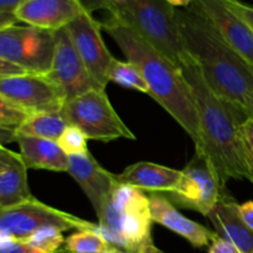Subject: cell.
Returning a JSON list of instances; mask_svg holds the SVG:
<instances>
[{
	"instance_id": "6da1fadb",
	"label": "cell",
	"mask_w": 253,
	"mask_h": 253,
	"mask_svg": "<svg viewBox=\"0 0 253 253\" xmlns=\"http://www.w3.org/2000/svg\"><path fill=\"white\" fill-rule=\"evenodd\" d=\"M179 68L192 89L199 118L195 152L207 156L224 187L230 179L253 183L252 160L242 131L244 121L249 118L210 89L192 57Z\"/></svg>"
},
{
	"instance_id": "7a4b0ae2",
	"label": "cell",
	"mask_w": 253,
	"mask_h": 253,
	"mask_svg": "<svg viewBox=\"0 0 253 253\" xmlns=\"http://www.w3.org/2000/svg\"><path fill=\"white\" fill-rule=\"evenodd\" d=\"M180 37L208 85L253 119V66L237 53L208 20L192 9H177Z\"/></svg>"
},
{
	"instance_id": "3957f363",
	"label": "cell",
	"mask_w": 253,
	"mask_h": 253,
	"mask_svg": "<svg viewBox=\"0 0 253 253\" xmlns=\"http://www.w3.org/2000/svg\"><path fill=\"white\" fill-rule=\"evenodd\" d=\"M119 48L142 73L150 95L177 121L194 145L199 142V118L194 95L182 69L148 43L132 29L109 15L101 22Z\"/></svg>"
},
{
	"instance_id": "277c9868",
	"label": "cell",
	"mask_w": 253,
	"mask_h": 253,
	"mask_svg": "<svg viewBox=\"0 0 253 253\" xmlns=\"http://www.w3.org/2000/svg\"><path fill=\"white\" fill-rule=\"evenodd\" d=\"M98 216V232L115 249L146 253L155 249L150 195L143 190L119 184Z\"/></svg>"
},
{
	"instance_id": "5b68a950",
	"label": "cell",
	"mask_w": 253,
	"mask_h": 253,
	"mask_svg": "<svg viewBox=\"0 0 253 253\" xmlns=\"http://www.w3.org/2000/svg\"><path fill=\"white\" fill-rule=\"evenodd\" d=\"M109 15L132 29L178 68L190 57L180 37L177 9L167 0H128Z\"/></svg>"
},
{
	"instance_id": "8992f818",
	"label": "cell",
	"mask_w": 253,
	"mask_h": 253,
	"mask_svg": "<svg viewBox=\"0 0 253 253\" xmlns=\"http://www.w3.org/2000/svg\"><path fill=\"white\" fill-rule=\"evenodd\" d=\"M62 114L68 125L78 127L88 140L110 142L136 140L132 131L119 116L105 89H93L64 103Z\"/></svg>"
},
{
	"instance_id": "52a82bcc",
	"label": "cell",
	"mask_w": 253,
	"mask_h": 253,
	"mask_svg": "<svg viewBox=\"0 0 253 253\" xmlns=\"http://www.w3.org/2000/svg\"><path fill=\"white\" fill-rule=\"evenodd\" d=\"M44 226L58 227L62 231H98V224H93L71 212L49 207L35 197L16 207L0 210V239L24 241L36 230Z\"/></svg>"
},
{
	"instance_id": "ba28073f",
	"label": "cell",
	"mask_w": 253,
	"mask_h": 253,
	"mask_svg": "<svg viewBox=\"0 0 253 253\" xmlns=\"http://www.w3.org/2000/svg\"><path fill=\"white\" fill-rule=\"evenodd\" d=\"M227 194L211 162L203 153L195 152L182 170L174 189L167 193V198L172 204L208 217Z\"/></svg>"
},
{
	"instance_id": "9c48e42d",
	"label": "cell",
	"mask_w": 253,
	"mask_h": 253,
	"mask_svg": "<svg viewBox=\"0 0 253 253\" xmlns=\"http://www.w3.org/2000/svg\"><path fill=\"white\" fill-rule=\"evenodd\" d=\"M54 49L53 31L17 25L0 30V58L19 64L31 73H48Z\"/></svg>"
},
{
	"instance_id": "30bf717a",
	"label": "cell",
	"mask_w": 253,
	"mask_h": 253,
	"mask_svg": "<svg viewBox=\"0 0 253 253\" xmlns=\"http://www.w3.org/2000/svg\"><path fill=\"white\" fill-rule=\"evenodd\" d=\"M0 96L17 104L30 114L62 111L64 91L46 74L29 73L0 78Z\"/></svg>"
},
{
	"instance_id": "8fae6325",
	"label": "cell",
	"mask_w": 253,
	"mask_h": 253,
	"mask_svg": "<svg viewBox=\"0 0 253 253\" xmlns=\"http://www.w3.org/2000/svg\"><path fill=\"white\" fill-rule=\"evenodd\" d=\"M66 94L67 100L93 89H105L96 83L74 47L67 29L56 31V49L51 69L46 74Z\"/></svg>"
},
{
	"instance_id": "7c38bea8",
	"label": "cell",
	"mask_w": 253,
	"mask_h": 253,
	"mask_svg": "<svg viewBox=\"0 0 253 253\" xmlns=\"http://www.w3.org/2000/svg\"><path fill=\"white\" fill-rule=\"evenodd\" d=\"M66 29L93 78L99 85L106 88L110 82L109 69L115 57L110 53L101 36V22L96 21L91 14L83 11Z\"/></svg>"
},
{
	"instance_id": "4fadbf2b",
	"label": "cell",
	"mask_w": 253,
	"mask_h": 253,
	"mask_svg": "<svg viewBox=\"0 0 253 253\" xmlns=\"http://www.w3.org/2000/svg\"><path fill=\"white\" fill-rule=\"evenodd\" d=\"M189 9L208 20L220 36L253 66V31L225 0H193Z\"/></svg>"
},
{
	"instance_id": "5bb4252c",
	"label": "cell",
	"mask_w": 253,
	"mask_h": 253,
	"mask_svg": "<svg viewBox=\"0 0 253 253\" xmlns=\"http://www.w3.org/2000/svg\"><path fill=\"white\" fill-rule=\"evenodd\" d=\"M67 173L85 193L96 215L100 214L114 190L121 184L119 174H114L101 167L90 152L69 156Z\"/></svg>"
},
{
	"instance_id": "9a60e30c",
	"label": "cell",
	"mask_w": 253,
	"mask_h": 253,
	"mask_svg": "<svg viewBox=\"0 0 253 253\" xmlns=\"http://www.w3.org/2000/svg\"><path fill=\"white\" fill-rule=\"evenodd\" d=\"M83 11L78 0H26L15 15L27 26L56 32L66 29Z\"/></svg>"
},
{
	"instance_id": "2e32d148",
	"label": "cell",
	"mask_w": 253,
	"mask_h": 253,
	"mask_svg": "<svg viewBox=\"0 0 253 253\" xmlns=\"http://www.w3.org/2000/svg\"><path fill=\"white\" fill-rule=\"evenodd\" d=\"M150 203L153 222H157L177 234L178 236L183 237L195 249L210 246L211 241L217 235L204 225L193 221L180 214L174 204H172L168 198L161 193H151Z\"/></svg>"
},
{
	"instance_id": "e0dca14e",
	"label": "cell",
	"mask_w": 253,
	"mask_h": 253,
	"mask_svg": "<svg viewBox=\"0 0 253 253\" xmlns=\"http://www.w3.org/2000/svg\"><path fill=\"white\" fill-rule=\"evenodd\" d=\"M27 169L20 153L0 146V210L34 198L27 182Z\"/></svg>"
},
{
	"instance_id": "ac0fdd59",
	"label": "cell",
	"mask_w": 253,
	"mask_h": 253,
	"mask_svg": "<svg viewBox=\"0 0 253 253\" xmlns=\"http://www.w3.org/2000/svg\"><path fill=\"white\" fill-rule=\"evenodd\" d=\"M215 232L234 245L241 253H253V230L244 222L239 203L230 194L225 195L208 215Z\"/></svg>"
},
{
	"instance_id": "d6986e66",
	"label": "cell",
	"mask_w": 253,
	"mask_h": 253,
	"mask_svg": "<svg viewBox=\"0 0 253 253\" xmlns=\"http://www.w3.org/2000/svg\"><path fill=\"white\" fill-rule=\"evenodd\" d=\"M182 170L173 169L152 162H137L119 174L121 184L130 185L151 193H169L175 188Z\"/></svg>"
},
{
	"instance_id": "ffe728a7",
	"label": "cell",
	"mask_w": 253,
	"mask_h": 253,
	"mask_svg": "<svg viewBox=\"0 0 253 253\" xmlns=\"http://www.w3.org/2000/svg\"><path fill=\"white\" fill-rule=\"evenodd\" d=\"M16 143L27 168L52 172H67L69 156L59 147L57 141L19 136Z\"/></svg>"
},
{
	"instance_id": "44dd1931",
	"label": "cell",
	"mask_w": 253,
	"mask_h": 253,
	"mask_svg": "<svg viewBox=\"0 0 253 253\" xmlns=\"http://www.w3.org/2000/svg\"><path fill=\"white\" fill-rule=\"evenodd\" d=\"M68 127L62 111L32 114L20 127L16 128L17 137H36L58 141L63 131Z\"/></svg>"
},
{
	"instance_id": "7402d4cb",
	"label": "cell",
	"mask_w": 253,
	"mask_h": 253,
	"mask_svg": "<svg viewBox=\"0 0 253 253\" xmlns=\"http://www.w3.org/2000/svg\"><path fill=\"white\" fill-rule=\"evenodd\" d=\"M109 81L119 84L126 89L141 91V93L150 94L147 84L142 73L135 63L130 61H120L114 58L109 69Z\"/></svg>"
},
{
	"instance_id": "603a6c76",
	"label": "cell",
	"mask_w": 253,
	"mask_h": 253,
	"mask_svg": "<svg viewBox=\"0 0 253 253\" xmlns=\"http://www.w3.org/2000/svg\"><path fill=\"white\" fill-rule=\"evenodd\" d=\"M113 249L110 244L94 230H79L64 241L67 253H104Z\"/></svg>"
},
{
	"instance_id": "cb8c5ba5",
	"label": "cell",
	"mask_w": 253,
	"mask_h": 253,
	"mask_svg": "<svg viewBox=\"0 0 253 253\" xmlns=\"http://www.w3.org/2000/svg\"><path fill=\"white\" fill-rule=\"evenodd\" d=\"M62 232L63 231L58 227L44 226L36 230L34 234L25 239L24 242L47 253H57L59 247L66 241Z\"/></svg>"
},
{
	"instance_id": "d4e9b609",
	"label": "cell",
	"mask_w": 253,
	"mask_h": 253,
	"mask_svg": "<svg viewBox=\"0 0 253 253\" xmlns=\"http://www.w3.org/2000/svg\"><path fill=\"white\" fill-rule=\"evenodd\" d=\"M57 142L68 156L89 152L88 143H86L88 137L76 126L68 125Z\"/></svg>"
},
{
	"instance_id": "484cf974",
	"label": "cell",
	"mask_w": 253,
	"mask_h": 253,
	"mask_svg": "<svg viewBox=\"0 0 253 253\" xmlns=\"http://www.w3.org/2000/svg\"><path fill=\"white\" fill-rule=\"evenodd\" d=\"M31 116L29 111L17 104L0 96V127L15 128L22 125Z\"/></svg>"
},
{
	"instance_id": "4316f807",
	"label": "cell",
	"mask_w": 253,
	"mask_h": 253,
	"mask_svg": "<svg viewBox=\"0 0 253 253\" xmlns=\"http://www.w3.org/2000/svg\"><path fill=\"white\" fill-rule=\"evenodd\" d=\"M0 253H47L24 241L15 239H0Z\"/></svg>"
},
{
	"instance_id": "83f0119b",
	"label": "cell",
	"mask_w": 253,
	"mask_h": 253,
	"mask_svg": "<svg viewBox=\"0 0 253 253\" xmlns=\"http://www.w3.org/2000/svg\"><path fill=\"white\" fill-rule=\"evenodd\" d=\"M225 2H226L227 6H229L235 14L239 15V16L249 25L250 29L253 31V6L249 4H245L241 0H225Z\"/></svg>"
},
{
	"instance_id": "f1b7e54d",
	"label": "cell",
	"mask_w": 253,
	"mask_h": 253,
	"mask_svg": "<svg viewBox=\"0 0 253 253\" xmlns=\"http://www.w3.org/2000/svg\"><path fill=\"white\" fill-rule=\"evenodd\" d=\"M27 69L24 67L19 66L16 63L6 61V59L0 58V78H9V77H17V76H24V74H29Z\"/></svg>"
},
{
	"instance_id": "f546056e",
	"label": "cell",
	"mask_w": 253,
	"mask_h": 253,
	"mask_svg": "<svg viewBox=\"0 0 253 253\" xmlns=\"http://www.w3.org/2000/svg\"><path fill=\"white\" fill-rule=\"evenodd\" d=\"M83 10L88 14H93L98 10H105L108 14H113L114 7L109 0H78Z\"/></svg>"
},
{
	"instance_id": "4dcf8cb0",
	"label": "cell",
	"mask_w": 253,
	"mask_h": 253,
	"mask_svg": "<svg viewBox=\"0 0 253 253\" xmlns=\"http://www.w3.org/2000/svg\"><path fill=\"white\" fill-rule=\"evenodd\" d=\"M209 253H241L236 247L219 235L215 236L209 246Z\"/></svg>"
},
{
	"instance_id": "1f68e13d",
	"label": "cell",
	"mask_w": 253,
	"mask_h": 253,
	"mask_svg": "<svg viewBox=\"0 0 253 253\" xmlns=\"http://www.w3.org/2000/svg\"><path fill=\"white\" fill-rule=\"evenodd\" d=\"M242 131H244V138L245 142H246L247 150H249V153L253 162V119L249 118L244 121Z\"/></svg>"
},
{
	"instance_id": "d6a6232c",
	"label": "cell",
	"mask_w": 253,
	"mask_h": 253,
	"mask_svg": "<svg viewBox=\"0 0 253 253\" xmlns=\"http://www.w3.org/2000/svg\"><path fill=\"white\" fill-rule=\"evenodd\" d=\"M239 212L245 224L253 230V202L239 204Z\"/></svg>"
},
{
	"instance_id": "836d02e7",
	"label": "cell",
	"mask_w": 253,
	"mask_h": 253,
	"mask_svg": "<svg viewBox=\"0 0 253 253\" xmlns=\"http://www.w3.org/2000/svg\"><path fill=\"white\" fill-rule=\"evenodd\" d=\"M17 141V133L15 128L9 127H0V142L1 146L6 147L7 143L16 142Z\"/></svg>"
},
{
	"instance_id": "e575fe53",
	"label": "cell",
	"mask_w": 253,
	"mask_h": 253,
	"mask_svg": "<svg viewBox=\"0 0 253 253\" xmlns=\"http://www.w3.org/2000/svg\"><path fill=\"white\" fill-rule=\"evenodd\" d=\"M26 0H0V12H7V14H15L20 4Z\"/></svg>"
},
{
	"instance_id": "d590c367",
	"label": "cell",
	"mask_w": 253,
	"mask_h": 253,
	"mask_svg": "<svg viewBox=\"0 0 253 253\" xmlns=\"http://www.w3.org/2000/svg\"><path fill=\"white\" fill-rule=\"evenodd\" d=\"M172 6H174L175 9H187L192 5L193 0H167Z\"/></svg>"
},
{
	"instance_id": "8d00e7d4",
	"label": "cell",
	"mask_w": 253,
	"mask_h": 253,
	"mask_svg": "<svg viewBox=\"0 0 253 253\" xmlns=\"http://www.w3.org/2000/svg\"><path fill=\"white\" fill-rule=\"evenodd\" d=\"M57 253H67V252H57ZM104 253H128V252L121 251V250L113 247V249H110V250H109V251H106V252H104ZM146 253H166V252H163L162 250H160V249H157V247H155V249L150 250V251L146 252Z\"/></svg>"
},
{
	"instance_id": "74e56055",
	"label": "cell",
	"mask_w": 253,
	"mask_h": 253,
	"mask_svg": "<svg viewBox=\"0 0 253 253\" xmlns=\"http://www.w3.org/2000/svg\"><path fill=\"white\" fill-rule=\"evenodd\" d=\"M109 1L111 2V5H113V7H114V11H115L116 7L121 6V5H124L126 1H128V0H109ZM113 14H114V12H113Z\"/></svg>"
},
{
	"instance_id": "f35d334b",
	"label": "cell",
	"mask_w": 253,
	"mask_h": 253,
	"mask_svg": "<svg viewBox=\"0 0 253 253\" xmlns=\"http://www.w3.org/2000/svg\"><path fill=\"white\" fill-rule=\"evenodd\" d=\"M252 167H253V162H252Z\"/></svg>"
}]
</instances>
